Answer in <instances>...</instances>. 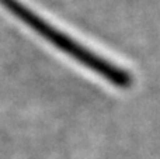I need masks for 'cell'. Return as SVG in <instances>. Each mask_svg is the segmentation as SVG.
Returning a JSON list of instances; mask_svg holds the SVG:
<instances>
[{
	"label": "cell",
	"mask_w": 160,
	"mask_h": 159,
	"mask_svg": "<svg viewBox=\"0 0 160 159\" xmlns=\"http://www.w3.org/2000/svg\"><path fill=\"white\" fill-rule=\"evenodd\" d=\"M0 2L10 11H13V14H16L20 20H22L25 24H28L31 28H34L37 33L44 35L45 38L49 39L58 48H61L66 54L72 55L75 59H78L79 62L86 65L88 69L101 75L102 78H105L112 85H115L118 87H129L132 85V78H131V75L128 72L122 70L118 66H114L112 64L107 62L105 59H101L100 56L94 55L93 52L87 51L86 48L80 47L73 39L68 38L66 35H63L62 33L56 31L53 27H51L49 24L42 21L39 17H37L34 13H31L28 8H25L17 0H0Z\"/></svg>",
	"instance_id": "cell-1"
}]
</instances>
